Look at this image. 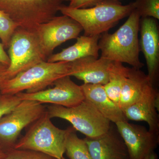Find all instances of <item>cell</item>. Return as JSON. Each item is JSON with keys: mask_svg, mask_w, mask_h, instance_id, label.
Here are the masks:
<instances>
[{"mask_svg": "<svg viewBox=\"0 0 159 159\" xmlns=\"http://www.w3.org/2000/svg\"><path fill=\"white\" fill-rule=\"evenodd\" d=\"M61 159H66L65 158L63 157Z\"/></svg>", "mask_w": 159, "mask_h": 159, "instance_id": "cell-30", "label": "cell"}, {"mask_svg": "<svg viewBox=\"0 0 159 159\" xmlns=\"http://www.w3.org/2000/svg\"><path fill=\"white\" fill-rule=\"evenodd\" d=\"M71 127L66 139L65 152L70 159H93L84 139H80Z\"/></svg>", "mask_w": 159, "mask_h": 159, "instance_id": "cell-20", "label": "cell"}, {"mask_svg": "<svg viewBox=\"0 0 159 159\" xmlns=\"http://www.w3.org/2000/svg\"><path fill=\"white\" fill-rule=\"evenodd\" d=\"M157 155L154 152L148 155L144 159H157Z\"/></svg>", "mask_w": 159, "mask_h": 159, "instance_id": "cell-28", "label": "cell"}, {"mask_svg": "<svg viewBox=\"0 0 159 159\" xmlns=\"http://www.w3.org/2000/svg\"><path fill=\"white\" fill-rule=\"evenodd\" d=\"M134 3L141 17L159 19V0H136Z\"/></svg>", "mask_w": 159, "mask_h": 159, "instance_id": "cell-22", "label": "cell"}, {"mask_svg": "<svg viewBox=\"0 0 159 159\" xmlns=\"http://www.w3.org/2000/svg\"><path fill=\"white\" fill-rule=\"evenodd\" d=\"M154 88L148 75L140 69L129 68L121 91L119 107L123 111Z\"/></svg>", "mask_w": 159, "mask_h": 159, "instance_id": "cell-16", "label": "cell"}, {"mask_svg": "<svg viewBox=\"0 0 159 159\" xmlns=\"http://www.w3.org/2000/svg\"><path fill=\"white\" fill-rule=\"evenodd\" d=\"M21 101L16 94L0 93V119L13 110Z\"/></svg>", "mask_w": 159, "mask_h": 159, "instance_id": "cell-24", "label": "cell"}, {"mask_svg": "<svg viewBox=\"0 0 159 159\" xmlns=\"http://www.w3.org/2000/svg\"><path fill=\"white\" fill-rule=\"evenodd\" d=\"M116 124L127 148L128 159H144L157 148L159 135L145 126L129 123L127 121Z\"/></svg>", "mask_w": 159, "mask_h": 159, "instance_id": "cell-11", "label": "cell"}, {"mask_svg": "<svg viewBox=\"0 0 159 159\" xmlns=\"http://www.w3.org/2000/svg\"><path fill=\"white\" fill-rule=\"evenodd\" d=\"M53 84L54 87L52 88L37 93L21 92L16 95L21 100H34L42 104L49 103L66 107L78 105L85 99L81 86L75 83L70 76L61 77Z\"/></svg>", "mask_w": 159, "mask_h": 159, "instance_id": "cell-10", "label": "cell"}, {"mask_svg": "<svg viewBox=\"0 0 159 159\" xmlns=\"http://www.w3.org/2000/svg\"><path fill=\"white\" fill-rule=\"evenodd\" d=\"M84 139L93 159H128L127 148L123 140L109 130L96 138Z\"/></svg>", "mask_w": 159, "mask_h": 159, "instance_id": "cell-15", "label": "cell"}, {"mask_svg": "<svg viewBox=\"0 0 159 159\" xmlns=\"http://www.w3.org/2000/svg\"><path fill=\"white\" fill-rule=\"evenodd\" d=\"M2 159H56L40 152L12 148L6 152Z\"/></svg>", "mask_w": 159, "mask_h": 159, "instance_id": "cell-23", "label": "cell"}, {"mask_svg": "<svg viewBox=\"0 0 159 159\" xmlns=\"http://www.w3.org/2000/svg\"><path fill=\"white\" fill-rule=\"evenodd\" d=\"M129 69V68L126 67L122 63L112 61L110 69L109 80L103 85L110 99L119 107L121 91L128 75Z\"/></svg>", "mask_w": 159, "mask_h": 159, "instance_id": "cell-19", "label": "cell"}, {"mask_svg": "<svg viewBox=\"0 0 159 159\" xmlns=\"http://www.w3.org/2000/svg\"><path fill=\"white\" fill-rule=\"evenodd\" d=\"M6 152L0 146V159H2L6 155Z\"/></svg>", "mask_w": 159, "mask_h": 159, "instance_id": "cell-29", "label": "cell"}, {"mask_svg": "<svg viewBox=\"0 0 159 159\" xmlns=\"http://www.w3.org/2000/svg\"><path fill=\"white\" fill-rule=\"evenodd\" d=\"M135 9L134 3L123 5L118 0H103L96 6L75 9L62 6L59 11L79 23L84 35H101L128 16Z\"/></svg>", "mask_w": 159, "mask_h": 159, "instance_id": "cell-2", "label": "cell"}, {"mask_svg": "<svg viewBox=\"0 0 159 159\" xmlns=\"http://www.w3.org/2000/svg\"><path fill=\"white\" fill-rule=\"evenodd\" d=\"M8 66L0 62V92L2 90L3 85L8 80L6 71Z\"/></svg>", "mask_w": 159, "mask_h": 159, "instance_id": "cell-26", "label": "cell"}, {"mask_svg": "<svg viewBox=\"0 0 159 159\" xmlns=\"http://www.w3.org/2000/svg\"><path fill=\"white\" fill-rule=\"evenodd\" d=\"M118 1H119V0H118Z\"/></svg>", "mask_w": 159, "mask_h": 159, "instance_id": "cell-31", "label": "cell"}, {"mask_svg": "<svg viewBox=\"0 0 159 159\" xmlns=\"http://www.w3.org/2000/svg\"><path fill=\"white\" fill-rule=\"evenodd\" d=\"M47 112L51 119L60 118L68 121L75 130L88 138L100 136L110 129V121L85 99L72 107L51 104L47 107Z\"/></svg>", "mask_w": 159, "mask_h": 159, "instance_id": "cell-6", "label": "cell"}, {"mask_svg": "<svg viewBox=\"0 0 159 159\" xmlns=\"http://www.w3.org/2000/svg\"><path fill=\"white\" fill-rule=\"evenodd\" d=\"M103 0H70L69 7L75 9L90 8L101 2Z\"/></svg>", "mask_w": 159, "mask_h": 159, "instance_id": "cell-25", "label": "cell"}, {"mask_svg": "<svg viewBox=\"0 0 159 159\" xmlns=\"http://www.w3.org/2000/svg\"><path fill=\"white\" fill-rule=\"evenodd\" d=\"M71 127L60 129L51 121L47 111L29 126L27 132L18 140L14 148L40 152L56 159L65 153L66 139Z\"/></svg>", "mask_w": 159, "mask_h": 159, "instance_id": "cell-3", "label": "cell"}, {"mask_svg": "<svg viewBox=\"0 0 159 159\" xmlns=\"http://www.w3.org/2000/svg\"><path fill=\"white\" fill-rule=\"evenodd\" d=\"M8 49L10 59L6 71L8 79L48 59L35 31L18 27Z\"/></svg>", "mask_w": 159, "mask_h": 159, "instance_id": "cell-7", "label": "cell"}, {"mask_svg": "<svg viewBox=\"0 0 159 159\" xmlns=\"http://www.w3.org/2000/svg\"><path fill=\"white\" fill-rule=\"evenodd\" d=\"M0 62L8 66L10 64L9 55L5 51V48L2 43L0 42Z\"/></svg>", "mask_w": 159, "mask_h": 159, "instance_id": "cell-27", "label": "cell"}, {"mask_svg": "<svg viewBox=\"0 0 159 159\" xmlns=\"http://www.w3.org/2000/svg\"><path fill=\"white\" fill-rule=\"evenodd\" d=\"M65 0H0V9L18 26L34 31L56 16Z\"/></svg>", "mask_w": 159, "mask_h": 159, "instance_id": "cell-5", "label": "cell"}, {"mask_svg": "<svg viewBox=\"0 0 159 159\" xmlns=\"http://www.w3.org/2000/svg\"><path fill=\"white\" fill-rule=\"evenodd\" d=\"M159 95L153 88L138 102L123 111L127 120L144 121L148 123L149 130L159 135Z\"/></svg>", "mask_w": 159, "mask_h": 159, "instance_id": "cell-14", "label": "cell"}, {"mask_svg": "<svg viewBox=\"0 0 159 159\" xmlns=\"http://www.w3.org/2000/svg\"><path fill=\"white\" fill-rule=\"evenodd\" d=\"M127 20L112 34L107 32L100 35L99 49L101 58L125 63L132 67L140 69L144 65L140 60V43L139 32L140 18L138 11L134 9Z\"/></svg>", "mask_w": 159, "mask_h": 159, "instance_id": "cell-1", "label": "cell"}, {"mask_svg": "<svg viewBox=\"0 0 159 159\" xmlns=\"http://www.w3.org/2000/svg\"><path fill=\"white\" fill-rule=\"evenodd\" d=\"M47 107L42 103L23 100L0 119V146L6 152L14 148L22 131L40 118Z\"/></svg>", "mask_w": 159, "mask_h": 159, "instance_id": "cell-8", "label": "cell"}, {"mask_svg": "<svg viewBox=\"0 0 159 159\" xmlns=\"http://www.w3.org/2000/svg\"><path fill=\"white\" fill-rule=\"evenodd\" d=\"M18 27L13 20L0 9V39L5 48H9L12 35Z\"/></svg>", "mask_w": 159, "mask_h": 159, "instance_id": "cell-21", "label": "cell"}, {"mask_svg": "<svg viewBox=\"0 0 159 159\" xmlns=\"http://www.w3.org/2000/svg\"><path fill=\"white\" fill-rule=\"evenodd\" d=\"M140 46L146 60L148 75L154 84L158 74L159 32L153 18H142L141 22Z\"/></svg>", "mask_w": 159, "mask_h": 159, "instance_id": "cell-12", "label": "cell"}, {"mask_svg": "<svg viewBox=\"0 0 159 159\" xmlns=\"http://www.w3.org/2000/svg\"><path fill=\"white\" fill-rule=\"evenodd\" d=\"M35 33L46 57L53 54L57 47L69 40L79 37L83 31L81 26L67 16H56L39 25Z\"/></svg>", "mask_w": 159, "mask_h": 159, "instance_id": "cell-9", "label": "cell"}, {"mask_svg": "<svg viewBox=\"0 0 159 159\" xmlns=\"http://www.w3.org/2000/svg\"><path fill=\"white\" fill-rule=\"evenodd\" d=\"M111 61L101 57L80 58L71 62L70 76L82 80L84 84L105 85L109 80Z\"/></svg>", "mask_w": 159, "mask_h": 159, "instance_id": "cell-13", "label": "cell"}, {"mask_svg": "<svg viewBox=\"0 0 159 159\" xmlns=\"http://www.w3.org/2000/svg\"><path fill=\"white\" fill-rule=\"evenodd\" d=\"M81 87L85 99L92 103L109 121L115 124L127 121L120 107L108 97L103 85L84 84Z\"/></svg>", "mask_w": 159, "mask_h": 159, "instance_id": "cell-17", "label": "cell"}, {"mask_svg": "<svg viewBox=\"0 0 159 159\" xmlns=\"http://www.w3.org/2000/svg\"><path fill=\"white\" fill-rule=\"evenodd\" d=\"M100 35H85L77 38V42L73 45L62 51L50 55L47 61L49 62H71L88 57L96 58L99 57V41Z\"/></svg>", "mask_w": 159, "mask_h": 159, "instance_id": "cell-18", "label": "cell"}, {"mask_svg": "<svg viewBox=\"0 0 159 159\" xmlns=\"http://www.w3.org/2000/svg\"><path fill=\"white\" fill-rule=\"evenodd\" d=\"M70 69L71 62L43 61L6 80L0 93L16 95L25 91L29 93H37L45 89L57 80L70 76Z\"/></svg>", "mask_w": 159, "mask_h": 159, "instance_id": "cell-4", "label": "cell"}]
</instances>
